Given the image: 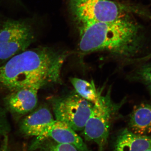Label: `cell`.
Returning a JSON list of instances; mask_svg holds the SVG:
<instances>
[{"mask_svg": "<svg viewBox=\"0 0 151 151\" xmlns=\"http://www.w3.org/2000/svg\"><path fill=\"white\" fill-rule=\"evenodd\" d=\"M55 120L67 124L73 130H84L94 104L72 92L51 100Z\"/></svg>", "mask_w": 151, "mask_h": 151, "instance_id": "obj_6", "label": "cell"}, {"mask_svg": "<svg viewBox=\"0 0 151 151\" xmlns=\"http://www.w3.org/2000/svg\"><path fill=\"white\" fill-rule=\"evenodd\" d=\"M145 151H151V149H148V150H147Z\"/></svg>", "mask_w": 151, "mask_h": 151, "instance_id": "obj_17", "label": "cell"}, {"mask_svg": "<svg viewBox=\"0 0 151 151\" xmlns=\"http://www.w3.org/2000/svg\"><path fill=\"white\" fill-rule=\"evenodd\" d=\"M47 86L38 82L9 92L3 99L6 108L16 115H25L33 111L38 103L40 90Z\"/></svg>", "mask_w": 151, "mask_h": 151, "instance_id": "obj_7", "label": "cell"}, {"mask_svg": "<svg viewBox=\"0 0 151 151\" xmlns=\"http://www.w3.org/2000/svg\"><path fill=\"white\" fill-rule=\"evenodd\" d=\"M136 76L151 93V63L141 66L137 71Z\"/></svg>", "mask_w": 151, "mask_h": 151, "instance_id": "obj_13", "label": "cell"}, {"mask_svg": "<svg viewBox=\"0 0 151 151\" xmlns=\"http://www.w3.org/2000/svg\"><path fill=\"white\" fill-rule=\"evenodd\" d=\"M69 8L80 29L126 16V7L111 0H69Z\"/></svg>", "mask_w": 151, "mask_h": 151, "instance_id": "obj_3", "label": "cell"}, {"mask_svg": "<svg viewBox=\"0 0 151 151\" xmlns=\"http://www.w3.org/2000/svg\"><path fill=\"white\" fill-rule=\"evenodd\" d=\"M49 138L59 144L74 146L78 151H91L74 130L59 121L55 120L45 128L38 139H44Z\"/></svg>", "mask_w": 151, "mask_h": 151, "instance_id": "obj_8", "label": "cell"}, {"mask_svg": "<svg viewBox=\"0 0 151 151\" xmlns=\"http://www.w3.org/2000/svg\"><path fill=\"white\" fill-rule=\"evenodd\" d=\"M43 151H78L74 146L55 143L50 144Z\"/></svg>", "mask_w": 151, "mask_h": 151, "instance_id": "obj_14", "label": "cell"}, {"mask_svg": "<svg viewBox=\"0 0 151 151\" xmlns=\"http://www.w3.org/2000/svg\"><path fill=\"white\" fill-rule=\"evenodd\" d=\"M34 27L27 19L7 20L0 29V62L25 51L35 40Z\"/></svg>", "mask_w": 151, "mask_h": 151, "instance_id": "obj_4", "label": "cell"}, {"mask_svg": "<svg viewBox=\"0 0 151 151\" xmlns=\"http://www.w3.org/2000/svg\"><path fill=\"white\" fill-rule=\"evenodd\" d=\"M150 59H151V52L145 56L139 59H138L137 60H139V61H146Z\"/></svg>", "mask_w": 151, "mask_h": 151, "instance_id": "obj_16", "label": "cell"}, {"mask_svg": "<svg viewBox=\"0 0 151 151\" xmlns=\"http://www.w3.org/2000/svg\"><path fill=\"white\" fill-rule=\"evenodd\" d=\"M111 92L109 89L105 95L101 94L83 130L85 139L96 143L99 151H103L107 145L112 118L123 104L114 103Z\"/></svg>", "mask_w": 151, "mask_h": 151, "instance_id": "obj_5", "label": "cell"}, {"mask_svg": "<svg viewBox=\"0 0 151 151\" xmlns=\"http://www.w3.org/2000/svg\"><path fill=\"white\" fill-rule=\"evenodd\" d=\"M151 149V136L136 134L129 129L122 130L117 136L114 151H145Z\"/></svg>", "mask_w": 151, "mask_h": 151, "instance_id": "obj_10", "label": "cell"}, {"mask_svg": "<svg viewBox=\"0 0 151 151\" xmlns=\"http://www.w3.org/2000/svg\"><path fill=\"white\" fill-rule=\"evenodd\" d=\"M67 53L47 46L27 49L0 65V90L11 92L38 82L58 83Z\"/></svg>", "mask_w": 151, "mask_h": 151, "instance_id": "obj_1", "label": "cell"}, {"mask_svg": "<svg viewBox=\"0 0 151 151\" xmlns=\"http://www.w3.org/2000/svg\"><path fill=\"white\" fill-rule=\"evenodd\" d=\"M129 127L136 134L147 136L151 132V104L143 103L135 106L130 115Z\"/></svg>", "mask_w": 151, "mask_h": 151, "instance_id": "obj_11", "label": "cell"}, {"mask_svg": "<svg viewBox=\"0 0 151 151\" xmlns=\"http://www.w3.org/2000/svg\"><path fill=\"white\" fill-rule=\"evenodd\" d=\"M70 81L79 96L94 105L98 103L101 92L97 91L93 81L89 82L79 78H71Z\"/></svg>", "mask_w": 151, "mask_h": 151, "instance_id": "obj_12", "label": "cell"}, {"mask_svg": "<svg viewBox=\"0 0 151 151\" xmlns=\"http://www.w3.org/2000/svg\"><path fill=\"white\" fill-rule=\"evenodd\" d=\"M8 138L6 137L4 139V142L2 145L1 147L0 151H9L8 146Z\"/></svg>", "mask_w": 151, "mask_h": 151, "instance_id": "obj_15", "label": "cell"}, {"mask_svg": "<svg viewBox=\"0 0 151 151\" xmlns=\"http://www.w3.org/2000/svg\"><path fill=\"white\" fill-rule=\"evenodd\" d=\"M80 30L79 47L84 53L107 51L119 57H131L142 47L139 26L126 16L113 22L89 25Z\"/></svg>", "mask_w": 151, "mask_h": 151, "instance_id": "obj_2", "label": "cell"}, {"mask_svg": "<svg viewBox=\"0 0 151 151\" xmlns=\"http://www.w3.org/2000/svg\"><path fill=\"white\" fill-rule=\"evenodd\" d=\"M55 121L52 114L46 107H41L24 119L21 129L24 134L39 138L43 130Z\"/></svg>", "mask_w": 151, "mask_h": 151, "instance_id": "obj_9", "label": "cell"}]
</instances>
